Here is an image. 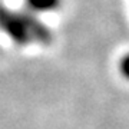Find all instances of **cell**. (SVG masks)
I'll use <instances>...</instances> for the list:
<instances>
[{"instance_id":"1","label":"cell","mask_w":129,"mask_h":129,"mask_svg":"<svg viewBox=\"0 0 129 129\" xmlns=\"http://www.w3.org/2000/svg\"><path fill=\"white\" fill-rule=\"evenodd\" d=\"M0 26L20 43L39 42L46 43L50 39V33L40 22L30 16L19 13H10L7 10H0Z\"/></svg>"},{"instance_id":"2","label":"cell","mask_w":129,"mask_h":129,"mask_svg":"<svg viewBox=\"0 0 129 129\" xmlns=\"http://www.w3.org/2000/svg\"><path fill=\"white\" fill-rule=\"evenodd\" d=\"M27 3L36 10H52L59 5V0H27Z\"/></svg>"},{"instance_id":"3","label":"cell","mask_w":129,"mask_h":129,"mask_svg":"<svg viewBox=\"0 0 129 129\" xmlns=\"http://www.w3.org/2000/svg\"><path fill=\"white\" fill-rule=\"evenodd\" d=\"M120 69H122V73H123L126 78H129V55L122 60V63H120Z\"/></svg>"}]
</instances>
